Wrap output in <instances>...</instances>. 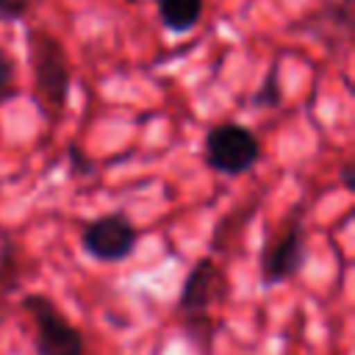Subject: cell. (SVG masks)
Wrapping results in <instances>:
<instances>
[{
	"instance_id": "6da1fadb",
	"label": "cell",
	"mask_w": 355,
	"mask_h": 355,
	"mask_svg": "<svg viewBox=\"0 0 355 355\" xmlns=\"http://www.w3.org/2000/svg\"><path fill=\"white\" fill-rule=\"evenodd\" d=\"M28 55L33 69V89L42 111L58 116L69 97V58L64 44L47 31L28 33Z\"/></svg>"
},
{
	"instance_id": "277c9868",
	"label": "cell",
	"mask_w": 355,
	"mask_h": 355,
	"mask_svg": "<svg viewBox=\"0 0 355 355\" xmlns=\"http://www.w3.org/2000/svg\"><path fill=\"white\" fill-rule=\"evenodd\" d=\"M261 161L258 136L239 122H219L205 133V164L225 175L239 178L247 175Z\"/></svg>"
},
{
	"instance_id": "ba28073f",
	"label": "cell",
	"mask_w": 355,
	"mask_h": 355,
	"mask_svg": "<svg viewBox=\"0 0 355 355\" xmlns=\"http://www.w3.org/2000/svg\"><path fill=\"white\" fill-rule=\"evenodd\" d=\"M280 100H283V94H280V86H277V69H272L269 72V78L261 83V89L255 92V97H252V103L255 105H266V108H275V105H280Z\"/></svg>"
},
{
	"instance_id": "52a82bcc",
	"label": "cell",
	"mask_w": 355,
	"mask_h": 355,
	"mask_svg": "<svg viewBox=\"0 0 355 355\" xmlns=\"http://www.w3.org/2000/svg\"><path fill=\"white\" fill-rule=\"evenodd\" d=\"M155 8L164 28L175 33L191 31L202 17V0H155Z\"/></svg>"
},
{
	"instance_id": "7a4b0ae2",
	"label": "cell",
	"mask_w": 355,
	"mask_h": 355,
	"mask_svg": "<svg viewBox=\"0 0 355 355\" xmlns=\"http://www.w3.org/2000/svg\"><path fill=\"white\" fill-rule=\"evenodd\" d=\"M305 263H308L305 225H302L300 216H291V219L283 222L280 230H275L266 239V244L261 250V261H258L261 286L275 288V286L297 277Z\"/></svg>"
},
{
	"instance_id": "30bf717a",
	"label": "cell",
	"mask_w": 355,
	"mask_h": 355,
	"mask_svg": "<svg viewBox=\"0 0 355 355\" xmlns=\"http://www.w3.org/2000/svg\"><path fill=\"white\" fill-rule=\"evenodd\" d=\"M67 161H69V172H72V175H78V178H80V175H92V172H94V164L89 161V155H83V153H80V147H78V144H69V147H67Z\"/></svg>"
},
{
	"instance_id": "9c48e42d",
	"label": "cell",
	"mask_w": 355,
	"mask_h": 355,
	"mask_svg": "<svg viewBox=\"0 0 355 355\" xmlns=\"http://www.w3.org/2000/svg\"><path fill=\"white\" fill-rule=\"evenodd\" d=\"M14 83H17V64L6 50H0V100L14 94Z\"/></svg>"
},
{
	"instance_id": "5b68a950",
	"label": "cell",
	"mask_w": 355,
	"mask_h": 355,
	"mask_svg": "<svg viewBox=\"0 0 355 355\" xmlns=\"http://www.w3.org/2000/svg\"><path fill=\"white\" fill-rule=\"evenodd\" d=\"M80 247L100 263H119L139 247V230L122 211H108L83 225Z\"/></svg>"
},
{
	"instance_id": "8fae6325",
	"label": "cell",
	"mask_w": 355,
	"mask_h": 355,
	"mask_svg": "<svg viewBox=\"0 0 355 355\" xmlns=\"http://www.w3.org/2000/svg\"><path fill=\"white\" fill-rule=\"evenodd\" d=\"M31 0H0V19L3 22H17L28 14Z\"/></svg>"
},
{
	"instance_id": "3957f363",
	"label": "cell",
	"mask_w": 355,
	"mask_h": 355,
	"mask_svg": "<svg viewBox=\"0 0 355 355\" xmlns=\"http://www.w3.org/2000/svg\"><path fill=\"white\" fill-rule=\"evenodd\" d=\"M22 311L33 322V347L36 355H83L86 341L80 330L58 311V305L44 294H25Z\"/></svg>"
},
{
	"instance_id": "7c38bea8",
	"label": "cell",
	"mask_w": 355,
	"mask_h": 355,
	"mask_svg": "<svg viewBox=\"0 0 355 355\" xmlns=\"http://www.w3.org/2000/svg\"><path fill=\"white\" fill-rule=\"evenodd\" d=\"M341 183L347 191H355V161L352 158H347L341 166Z\"/></svg>"
},
{
	"instance_id": "8992f818",
	"label": "cell",
	"mask_w": 355,
	"mask_h": 355,
	"mask_svg": "<svg viewBox=\"0 0 355 355\" xmlns=\"http://www.w3.org/2000/svg\"><path fill=\"white\" fill-rule=\"evenodd\" d=\"M227 300V275L214 258H200L189 269L180 297H178V313L180 319H197L211 316V308Z\"/></svg>"
}]
</instances>
